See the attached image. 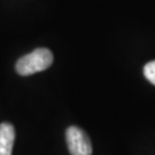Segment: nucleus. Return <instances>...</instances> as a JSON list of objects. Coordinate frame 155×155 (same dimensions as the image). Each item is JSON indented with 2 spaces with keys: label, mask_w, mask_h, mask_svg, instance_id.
<instances>
[{
  "label": "nucleus",
  "mask_w": 155,
  "mask_h": 155,
  "mask_svg": "<svg viewBox=\"0 0 155 155\" xmlns=\"http://www.w3.org/2000/svg\"><path fill=\"white\" fill-rule=\"evenodd\" d=\"M53 63V54L48 48H36L31 53L20 58L15 69L18 75L29 76L36 72L44 71Z\"/></svg>",
  "instance_id": "1"
},
{
  "label": "nucleus",
  "mask_w": 155,
  "mask_h": 155,
  "mask_svg": "<svg viewBox=\"0 0 155 155\" xmlns=\"http://www.w3.org/2000/svg\"><path fill=\"white\" fill-rule=\"evenodd\" d=\"M67 145L71 155H92V144L85 131L78 127H69L66 131Z\"/></svg>",
  "instance_id": "2"
},
{
  "label": "nucleus",
  "mask_w": 155,
  "mask_h": 155,
  "mask_svg": "<svg viewBox=\"0 0 155 155\" xmlns=\"http://www.w3.org/2000/svg\"><path fill=\"white\" fill-rule=\"evenodd\" d=\"M15 140V129L11 123L0 124V155H12Z\"/></svg>",
  "instance_id": "3"
},
{
  "label": "nucleus",
  "mask_w": 155,
  "mask_h": 155,
  "mask_svg": "<svg viewBox=\"0 0 155 155\" xmlns=\"http://www.w3.org/2000/svg\"><path fill=\"white\" fill-rule=\"evenodd\" d=\"M144 75L148 82L155 85V60L148 62L144 67Z\"/></svg>",
  "instance_id": "4"
}]
</instances>
